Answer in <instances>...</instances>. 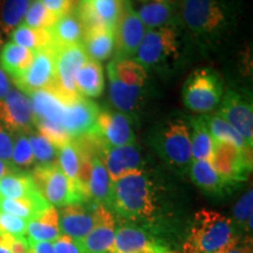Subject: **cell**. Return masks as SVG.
Returning a JSON list of instances; mask_svg holds the SVG:
<instances>
[{
    "mask_svg": "<svg viewBox=\"0 0 253 253\" xmlns=\"http://www.w3.org/2000/svg\"><path fill=\"white\" fill-rule=\"evenodd\" d=\"M108 209L126 223L153 229L158 218V203L154 182L140 170L113 182Z\"/></svg>",
    "mask_w": 253,
    "mask_h": 253,
    "instance_id": "cell-1",
    "label": "cell"
},
{
    "mask_svg": "<svg viewBox=\"0 0 253 253\" xmlns=\"http://www.w3.org/2000/svg\"><path fill=\"white\" fill-rule=\"evenodd\" d=\"M239 236L230 217L202 209L195 213L184 253H214L227 250Z\"/></svg>",
    "mask_w": 253,
    "mask_h": 253,
    "instance_id": "cell-2",
    "label": "cell"
},
{
    "mask_svg": "<svg viewBox=\"0 0 253 253\" xmlns=\"http://www.w3.org/2000/svg\"><path fill=\"white\" fill-rule=\"evenodd\" d=\"M227 0H182V19L190 34L202 42H213L230 26Z\"/></svg>",
    "mask_w": 253,
    "mask_h": 253,
    "instance_id": "cell-3",
    "label": "cell"
},
{
    "mask_svg": "<svg viewBox=\"0 0 253 253\" xmlns=\"http://www.w3.org/2000/svg\"><path fill=\"white\" fill-rule=\"evenodd\" d=\"M151 143L164 163L178 172H188L192 162L189 121L182 118L166 120L156 126Z\"/></svg>",
    "mask_w": 253,
    "mask_h": 253,
    "instance_id": "cell-4",
    "label": "cell"
},
{
    "mask_svg": "<svg viewBox=\"0 0 253 253\" xmlns=\"http://www.w3.org/2000/svg\"><path fill=\"white\" fill-rule=\"evenodd\" d=\"M31 176L41 196L52 207L63 208L88 202L79 186L69 181L56 162L37 166Z\"/></svg>",
    "mask_w": 253,
    "mask_h": 253,
    "instance_id": "cell-5",
    "label": "cell"
},
{
    "mask_svg": "<svg viewBox=\"0 0 253 253\" xmlns=\"http://www.w3.org/2000/svg\"><path fill=\"white\" fill-rule=\"evenodd\" d=\"M223 96V81L211 68L196 69L186 79L182 89L183 103L195 113L212 112Z\"/></svg>",
    "mask_w": 253,
    "mask_h": 253,
    "instance_id": "cell-6",
    "label": "cell"
},
{
    "mask_svg": "<svg viewBox=\"0 0 253 253\" xmlns=\"http://www.w3.org/2000/svg\"><path fill=\"white\" fill-rule=\"evenodd\" d=\"M178 53L177 33L172 26L148 30L135 54V61L143 67L163 66Z\"/></svg>",
    "mask_w": 253,
    "mask_h": 253,
    "instance_id": "cell-7",
    "label": "cell"
},
{
    "mask_svg": "<svg viewBox=\"0 0 253 253\" xmlns=\"http://www.w3.org/2000/svg\"><path fill=\"white\" fill-rule=\"evenodd\" d=\"M210 162L224 179L239 184L248 179L252 170V150L240 149L230 142L214 140Z\"/></svg>",
    "mask_w": 253,
    "mask_h": 253,
    "instance_id": "cell-8",
    "label": "cell"
},
{
    "mask_svg": "<svg viewBox=\"0 0 253 253\" xmlns=\"http://www.w3.org/2000/svg\"><path fill=\"white\" fill-rule=\"evenodd\" d=\"M88 60L82 45L63 47L54 50L55 84L52 90L65 99L80 95L75 86L78 72Z\"/></svg>",
    "mask_w": 253,
    "mask_h": 253,
    "instance_id": "cell-9",
    "label": "cell"
},
{
    "mask_svg": "<svg viewBox=\"0 0 253 253\" xmlns=\"http://www.w3.org/2000/svg\"><path fill=\"white\" fill-rule=\"evenodd\" d=\"M168 250L148 227L126 221L116 226L112 253H166Z\"/></svg>",
    "mask_w": 253,
    "mask_h": 253,
    "instance_id": "cell-10",
    "label": "cell"
},
{
    "mask_svg": "<svg viewBox=\"0 0 253 253\" xmlns=\"http://www.w3.org/2000/svg\"><path fill=\"white\" fill-rule=\"evenodd\" d=\"M33 53L30 67L13 79L17 87L28 95L38 90L52 89L55 84L54 49L49 47Z\"/></svg>",
    "mask_w": 253,
    "mask_h": 253,
    "instance_id": "cell-11",
    "label": "cell"
},
{
    "mask_svg": "<svg viewBox=\"0 0 253 253\" xmlns=\"http://www.w3.org/2000/svg\"><path fill=\"white\" fill-rule=\"evenodd\" d=\"M147 28L135 11L129 0H122V11L115 27V59H131L135 56Z\"/></svg>",
    "mask_w": 253,
    "mask_h": 253,
    "instance_id": "cell-12",
    "label": "cell"
},
{
    "mask_svg": "<svg viewBox=\"0 0 253 253\" xmlns=\"http://www.w3.org/2000/svg\"><path fill=\"white\" fill-rule=\"evenodd\" d=\"M0 126L11 134H31L34 126V114L26 94L11 89L4 99L0 100Z\"/></svg>",
    "mask_w": 253,
    "mask_h": 253,
    "instance_id": "cell-13",
    "label": "cell"
},
{
    "mask_svg": "<svg viewBox=\"0 0 253 253\" xmlns=\"http://www.w3.org/2000/svg\"><path fill=\"white\" fill-rule=\"evenodd\" d=\"M231 126L236 129L248 143L253 145V107L249 94L229 90L221 100L217 112Z\"/></svg>",
    "mask_w": 253,
    "mask_h": 253,
    "instance_id": "cell-14",
    "label": "cell"
},
{
    "mask_svg": "<svg viewBox=\"0 0 253 253\" xmlns=\"http://www.w3.org/2000/svg\"><path fill=\"white\" fill-rule=\"evenodd\" d=\"M93 132L97 136L103 148L122 147L135 144L136 142L131 122L128 116L109 109H100Z\"/></svg>",
    "mask_w": 253,
    "mask_h": 253,
    "instance_id": "cell-15",
    "label": "cell"
},
{
    "mask_svg": "<svg viewBox=\"0 0 253 253\" xmlns=\"http://www.w3.org/2000/svg\"><path fill=\"white\" fill-rule=\"evenodd\" d=\"M116 219L112 211L103 205H95L94 225L89 233L78 240L82 253H112L116 231Z\"/></svg>",
    "mask_w": 253,
    "mask_h": 253,
    "instance_id": "cell-16",
    "label": "cell"
},
{
    "mask_svg": "<svg viewBox=\"0 0 253 253\" xmlns=\"http://www.w3.org/2000/svg\"><path fill=\"white\" fill-rule=\"evenodd\" d=\"M99 106L87 97L78 95L66 100L62 126L72 140L94 131Z\"/></svg>",
    "mask_w": 253,
    "mask_h": 253,
    "instance_id": "cell-17",
    "label": "cell"
},
{
    "mask_svg": "<svg viewBox=\"0 0 253 253\" xmlns=\"http://www.w3.org/2000/svg\"><path fill=\"white\" fill-rule=\"evenodd\" d=\"M122 11V0H80L75 8L84 31L115 30Z\"/></svg>",
    "mask_w": 253,
    "mask_h": 253,
    "instance_id": "cell-18",
    "label": "cell"
},
{
    "mask_svg": "<svg viewBox=\"0 0 253 253\" xmlns=\"http://www.w3.org/2000/svg\"><path fill=\"white\" fill-rule=\"evenodd\" d=\"M99 156L102 160L112 182L118 181L128 173L144 170L141 151L135 144L102 148Z\"/></svg>",
    "mask_w": 253,
    "mask_h": 253,
    "instance_id": "cell-19",
    "label": "cell"
},
{
    "mask_svg": "<svg viewBox=\"0 0 253 253\" xmlns=\"http://www.w3.org/2000/svg\"><path fill=\"white\" fill-rule=\"evenodd\" d=\"M94 208L95 205L88 207L84 203L60 208L58 211L60 233L77 242L86 237L94 225Z\"/></svg>",
    "mask_w": 253,
    "mask_h": 253,
    "instance_id": "cell-20",
    "label": "cell"
},
{
    "mask_svg": "<svg viewBox=\"0 0 253 253\" xmlns=\"http://www.w3.org/2000/svg\"><path fill=\"white\" fill-rule=\"evenodd\" d=\"M188 171L194 184L210 196L221 197L238 185L224 179L214 170L210 161H192Z\"/></svg>",
    "mask_w": 253,
    "mask_h": 253,
    "instance_id": "cell-21",
    "label": "cell"
},
{
    "mask_svg": "<svg viewBox=\"0 0 253 253\" xmlns=\"http://www.w3.org/2000/svg\"><path fill=\"white\" fill-rule=\"evenodd\" d=\"M147 30L172 26L175 12L169 0H129Z\"/></svg>",
    "mask_w": 253,
    "mask_h": 253,
    "instance_id": "cell-22",
    "label": "cell"
},
{
    "mask_svg": "<svg viewBox=\"0 0 253 253\" xmlns=\"http://www.w3.org/2000/svg\"><path fill=\"white\" fill-rule=\"evenodd\" d=\"M48 33L52 48L56 50L63 47L82 45L84 31L74 9L56 19L55 23L48 28Z\"/></svg>",
    "mask_w": 253,
    "mask_h": 253,
    "instance_id": "cell-23",
    "label": "cell"
},
{
    "mask_svg": "<svg viewBox=\"0 0 253 253\" xmlns=\"http://www.w3.org/2000/svg\"><path fill=\"white\" fill-rule=\"evenodd\" d=\"M31 104L33 109L34 120L41 119L52 121L62 126L65 115V97L60 96L52 89H42L30 94Z\"/></svg>",
    "mask_w": 253,
    "mask_h": 253,
    "instance_id": "cell-24",
    "label": "cell"
},
{
    "mask_svg": "<svg viewBox=\"0 0 253 253\" xmlns=\"http://www.w3.org/2000/svg\"><path fill=\"white\" fill-rule=\"evenodd\" d=\"M60 235L59 213L56 208L52 205L27 221L26 239L28 243L53 242Z\"/></svg>",
    "mask_w": 253,
    "mask_h": 253,
    "instance_id": "cell-25",
    "label": "cell"
},
{
    "mask_svg": "<svg viewBox=\"0 0 253 253\" xmlns=\"http://www.w3.org/2000/svg\"><path fill=\"white\" fill-rule=\"evenodd\" d=\"M113 182L99 155L91 158V171L88 182V199L94 205L109 207Z\"/></svg>",
    "mask_w": 253,
    "mask_h": 253,
    "instance_id": "cell-26",
    "label": "cell"
},
{
    "mask_svg": "<svg viewBox=\"0 0 253 253\" xmlns=\"http://www.w3.org/2000/svg\"><path fill=\"white\" fill-rule=\"evenodd\" d=\"M82 47L90 60L96 62L104 61L115 49V30L96 28L84 32Z\"/></svg>",
    "mask_w": 253,
    "mask_h": 253,
    "instance_id": "cell-27",
    "label": "cell"
},
{
    "mask_svg": "<svg viewBox=\"0 0 253 253\" xmlns=\"http://www.w3.org/2000/svg\"><path fill=\"white\" fill-rule=\"evenodd\" d=\"M0 197L21 199L42 197L34 184L30 172L14 171L7 173L0 178Z\"/></svg>",
    "mask_w": 253,
    "mask_h": 253,
    "instance_id": "cell-28",
    "label": "cell"
},
{
    "mask_svg": "<svg viewBox=\"0 0 253 253\" xmlns=\"http://www.w3.org/2000/svg\"><path fill=\"white\" fill-rule=\"evenodd\" d=\"M109 90L108 96L110 103L118 112L128 114L132 113L138 107L143 88L137 86H129L123 84L114 75L108 74Z\"/></svg>",
    "mask_w": 253,
    "mask_h": 253,
    "instance_id": "cell-29",
    "label": "cell"
},
{
    "mask_svg": "<svg viewBox=\"0 0 253 253\" xmlns=\"http://www.w3.org/2000/svg\"><path fill=\"white\" fill-rule=\"evenodd\" d=\"M78 93L84 97H97L104 90V74L100 62L88 59L75 78Z\"/></svg>",
    "mask_w": 253,
    "mask_h": 253,
    "instance_id": "cell-30",
    "label": "cell"
},
{
    "mask_svg": "<svg viewBox=\"0 0 253 253\" xmlns=\"http://www.w3.org/2000/svg\"><path fill=\"white\" fill-rule=\"evenodd\" d=\"M189 125L191 128L192 161H210L214 140L210 134L204 116L190 118Z\"/></svg>",
    "mask_w": 253,
    "mask_h": 253,
    "instance_id": "cell-31",
    "label": "cell"
},
{
    "mask_svg": "<svg viewBox=\"0 0 253 253\" xmlns=\"http://www.w3.org/2000/svg\"><path fill=\"white\" fill-rule=\"evenodd\" d=\"M33 55L32 50L9 41L0 52V66L2 71L7 72L14 79L30 67Z\"/></svg>",
    "mask_w": 253,
    "mask_h": 253,
    "instance_id": "cell-32",
    "label": "cell"
},
{
    "mask_svg": "<svg viewBox=\"0 0 253 253\" xmlns=\"http://www.w3.org/2000/svg\"><path fill=\"white\" fill-rule=\"evenodd\" d=\"M108 74H112L123 84L129 86L143 88L148 74L143 66L136 62L134 59H115L107 66Z\"/></svg>",
    "mask_w": 253,
    "mask_h": 253,
    "instance_id": "cell-33",
    "label": "cell"
},
{
    "mask_svg": "<svg viewBox=\"0 0 253 253\" xmlns=\"http://www.w3.org/2000/svg\"><path fill=\"white\" fill-rule=\"evenodd\" d=\"M50 205L43 197L11 199L0 197V212L13 214L25 220H31Z\"/></svg>",
    "mask_w": 253,
    "mask_h": 253,
    "instance_id": "cell-34",
    "label": "cell"
},
{
    "mask_svg": "<svg viewBox=\"0 0 253 253\" xmlns=\"http://www.w3.org/2000/svg\"><path fill=\"white\" fill-rule=\"evenodd\" d=\"M32 0H0V32L5 36L23 24Z\"/></svg>",
    "mask_w": 253,
    "mask_h": 253,
    "instance_id": "cell-35",
    "label": "cell"
},
{
    "mask_svg": "<svg viewBox=\"0 0 253 253\" xmlns=\"http://www.w3.org/2000/svg\"><path fill=\"white\" fill-rule=\"evenodd\" d=\"M204 119L213 140L230 142L240 149L252 150V147L243 138V136L217 113L213 115H204Z\"/></svg>",
    "mask_w": 253,
    "mask_h": 253,
    "instance_id": "cell-36",
    "label": "cell"
},
{
    "mask_svg": "<svg viewBox=\"0 0 253 253\" xmlns=\"http://www.w3.org/2000/svg\"><path fill=\"white\" fill-rule=\"evenodd\" d=\"M12 42L36 52L38 49L52 48V41L48 30H34L25 25H19L11 33Z\"/></svg>",
    "mask_w": 253,
    "mask_h": 253,
    "instance_id": "cell-37",
    "label": "cell"
},
{
    "mask_svg": "<svg viewBox=\"0 0 253 253\" xmlns=\"http://www.w3.org/2000/svg\"><path fill=\"white\" fill-rule=\"evenodd\" d=\"M56 163L61 171L65 173L69 181L78 185L79 166H80V151L74 140L63 144L58 149ZM79 186V185H78Z\"/></svg>",
    "mask_w": 253,
    "mask_h": 253,
    "instance_id": "cell-38",
    "label": "cell"
},
{
    "mask_svg": "<svg viewBox=\"0 0 253 253\" xmlns=\"http://www.w3.org/2000/svg\"><path fill=\"white\" fill-rule=\"evenodd\" d=\"M232 219L236 229L244 230L245 232H252V217H253V191L252 188L249 189L240 197L233 207Z\"/></svg>",
    "mask_w": 253,
    "mask_h": 253,
    "instance_id": "cell-39",
    "label": "cell"
},
{
    "mask_svg": "<svg viewBox=\"0 0 253 253\" xmlns=\"http://www.w3.org/2000/svg\"><path fill=\"white\" fill-rule=\"evenodd\" d=\"M32 154H33L34 161L38 166H45V164H52L56 162L58 157V148L52 142H49L42 135L30 134L28 136Z\"/></svg>",
    "mask_w": 253,
    "mask_h": 253,
    "instance_id": "cell-40",
    "label": "cell"
},
{
    "mask_svg": "<svg viewBox=\"0 0 253 253\" xmlns=\"http://www.w3.org/2000/svg\"><path fill=\"white\" fill-rule=\"evenodd\" d=\"M56 19L58 18L50 13L40 0H32L23 20V25L34 30H48L55 23Z\"/></svg>",
    "mask_w": 253,
    "mask_h": 253,
    "instance_id": "cell-41",
    "label": "cell"
},
{
    "mask_svg": "<svg viewBox=\"0 0 253 253\" xmlns=\"http://www.w3.org/2000/svg\"><path fill=\"white\" fill-rule=\"evenodd\" d=\"M34 126H37L39 134L46 137L49 142H52L58 149L60 147H62L63 144L72 141V138L69 137L67 132L63 129V126L59 125V123L47 121V120L36 119L34 120Z\"/></svg>",
    "mask_w": 253,
    "mask_h": 253,
    "instance_id": "cell-42",
    "label": "cell"
},
{
    "mask_svg": "<svg viewBox=\"0 0 253 253\" xmlns=\"http://www.w3.org/2000/svg\"><path fill=\"white\" fill-rule=\"evenodd\" d=\"M11 163L15 168H27L36 163L32 154L30 142L25 134H18L12 150Z\"/></svg>",
    "mask_w": 253,
    "mask_h": 253,
    "instance_id": "cell-43",
    "label": "cell"
},
{
    "mask_svg": "<svg viewBox=\"0 0 253 253\" xmlns=\"http://www.w3.org/2000/svg\"><path fill=\"white\" fill-rule=\"evenodd\" d=\"M27 220L13 214L0 212V233L17 238L26 237Z\"/></svg>",
    "mask_w": 253,
    "mask_h": 253,
    "instance_id": "cell-44",
    "label": "cell"
},
{
    "mask_svg": "<svg viewBox=\"0 0 253 253\" xmlns=\"http://www.w3.org/2000/svg\"><path fill=\"white\" fill-rule=\"evenodd\" d=\"M40 1L54 17L59 18L68 13L69 11H73L74 6L78 7L80 0H40Z\"/></svg>",
    "mask_w": 253,
    "mask_h": 253,
    "instance_id": "cell-45",
    "label": "cell"
},
{
    "mask_svg": "<svg viewBox=\"0 0 253 253\" xmlns=\"http://www.w3.org/2000/svg\"><path fill=\"white\" fill-rule=\"evenodd\" d=\"M53 249L54 253H82L77 240L65 235H60L55 240H53Z\"/></svg>",
    "mask_w": 253,
    "mask_h": 253,
    "instance_id": "cell-46",
    "label": "cell"
},
{
    "mask_svg": "<svg viewBox=\"0 0 253 253\" xmlns=\"http://www.w3.org/2000/svg\"><path fill=\"white\" fill-rule=\"evenodd\" d=\"M13 143V137H12L11 132L0 126V160L11 163Z\"/></svg>",
    "mask_w": 253,
    "mask_h": 253,
    "instance_id": "cell-47",
    "label": "cell"
},
{
    "mask_svg": "<svg viewBox=\"0 0 253 253\" xmlns=\"http://www.w3.org/2000/svg\"><path fill=\"white\" fill-rule=\"evenodd\" d=\"M0 237L12 253H30V244H28L26 237L17 238V237L2 235V233H0Z\"/></svg>",
    "mask_w": 253,
    "mask_h": 253,
    "instance_id": "cell-48",
    "label": "cell"
},
{
    "mask_svg": "<svg viewBox=\"0 0 253 253\" xmlns=\"http://www.w3.org/2000/svg\"><path fill=\"white\" fill-rule=\"evenodd\" d=\"M227 253H252V243L249 242V238H246L244 242L242 239H237L235 244L230 246L227 250Z\"/></svg>",
    "mask_w": 253,
    "mask_h": 253,
    "instance_id": "cell-49",
    "label": "cell"
},
{
    "mask_svg": "<svg viewBox=\"0 0 253 253\" xmlns=\"http://www.w3.org/2000/svg\"><path fill=\"white\" fill-rule=\"evenodd\" d=\"M30 244V253H54L53 242H37L28 243Z\"/></svg>",
    "mask_w": 253,
    "mask_h": 253,
    "instance_id": "cell-50",
    "label": "cell"
},
{
    "mask_svg": "<svg viewBox=\"0 0 253 253\" xmlns=\"http://www.w3.org/2000/svg\"><path fill=\"white\" fill-rule=\"evenodd\" d=\"M11 82L6 73L2 71V68L0 67V100H2L6 95L8 94V91L11 90Z\"/></svg>",
    "mask_w": 253,
    "mask_h": 253,
    "instance_id": "cell-51",
    "label": "cell"
},
{
    "mask_svg": "<svg viewBox=\"0 0 253 253\" xmlns=\"http://www.w3.org/2000/svg\"><path fill=\"white\" fill-rule=\"evenodd\" d=\"M15 169H17V168H15L12 163L4 162V161L0 160V178H2V177L7 175L9 172L14 171Z\"/></svg>",
    "mask_w": 253,
    "mask_h": 253,
    "instance_id": "cell-52",
    "label": "cell"
},
{
    "mask_svg": "<svg viewBox=\"0 0 253 253\" xmlns=\"http://www.w3.org/2000/svg\"><path fill=\"white\" fill-rule=\"evenodd\" d=\"M0 253H12L9 251V249L5 245V243L2 242L1 237H0Z\"/></svg>",
    "mask_w": 253,
    "mask_h": 253,
    "instance_id": "cell-53",
    "label": "cell"
},
{
    "mask_svg": "<svg viewBox=\"0 0 253 253\" xmlns=\"http://www.w3.org/2000/svg\"><path fill=\"white\" fill-rule=\"evenodd\" d=\"M229 249H227V250H229ZM227 250H221V251H218V252H214V253H227Z\"/></svg>",
    "mask_w": 253,
    "mask_h": 253,
    "instance_id": "cell-54",
    "label": "cell"
}]
</instances>
